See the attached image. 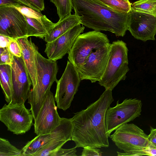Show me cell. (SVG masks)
Segmentation results:
<instances>
[{"mask_svg": "<svg viewBox=\"0 0 156 156\" xmlns=\"http://www.w3.org/2000/svg\"><path fill=\"white\" fill-rule=\"evenodd\" d=\"M114 99L112 90H105L99 98L87 108L74 113L72 118L73 129L72 140L76 147H108L105 117Z\"/></svg>", "mask_w": 156, "mask_h": 156, "instance_id": "obj_1", "label": "cell"}, {"mask_svg": "<svg viewBox=\"0 0 156 156\" xmlns=\"http://www.w3.org/2000/svg\"><path fill=\"white\" fill-rule=\"evenodd\" d=\"M81 24L94 30L108 31L123 37L128 30V13L115 11L93 0H72Z\"/></svg>", "mask_w": 156, "mask_h": 156, "instance_id": "obj_2", "label": "cell"}, {"mask_svg": "<svg viewBox=\"0 0 156 156\" xmlns=\"http://www.w3.org/2000/svg\"><path fill=\"white\" fill-rule=\"evenodd\" d=\"M36 66L37 83L30 90L28 96V102L30 105V110L34 120L37 117L53 83L58 80L57 75L58 70L56 61L45 58L38 50L36 53Z\"/></svg>", "mask_w": 156, "mask_h": 156, "instance_id": "obj_3", "label": "cell"}, {"mask_svg": "<svg viewBox=\"0 0 156 156\" xmlns=\"http://www.w3.org/2000/svg\"><path fill=\"white\" fill-rule=\"evenodd\" d=\"M128 49L126 44L118 40L111 44L109 58L105 72L98 83L105 90H112L121 81L124 80L129 71Z\"/></svg>", "mask_w": 156, "mask_h": 156, "instance_id": "obj_4", "label": "cell"}, {"mask_svg": "<svg viewBox=\"0 0 156 156\" xmlns=\"http://www.w3.org/2000/svg\"><path fill=\"white\" fill-rule=\"evenodd\" d=\"M109 43L107 35L100 31L80 34L68 54V60L78 71L93 51Z\"/></svg>", "mask_w": 156, "mask_h": 156, "instance_id": "obj_5", "label": "cell"}, {"mask_svg": "<svg viewBox=\"0 0 156 156\" xmlns=\"http://www.w3.org/2000/svg\"><path fill=\"white\" fill-rule=\"evenodd\" d=\"M142 103L136 98L126 99L116 105L109 107L107 110L105 117L107 133H111L124 124L132 121L140 115Z\"/></svg>", "mask_w": 156, "mask_h": 156, "instance_id": "obj_6", "label": "cell"}, {"mask_svg": "<svg viewBox=\"0 0 156 156\" xmlns=\"http://www.w3.org/2000/svg\"><path fill=\"white\" fill-rule=\"evenodd\" d=\"M148 135L133 123L124 124L118 127L109 137L118 148L130 152L150 147Z\"/></svg>", "mask_w": 156, "mask_h": 156, "instance_id": "obj_7", "label": "cell"}, {"mask_svg": "<svg viewBox=\"0 0 156 156\" xmlns=\"http://www.w3.org/2000/svg\"><path fill=\"white\" fill-rule=\"evenodd\" d=\"M34 117L30 110L24 104H5L0 110V120L8 130L16 135L29 131L33 124Z\"/></svg>", "mask_w": 156, "mask_h": 156, "instance_id": "obj_8", "label": "cell"}, {"mask_svg": "<svg viewBox=\"0 0 156 156\" xmlns=\"http://www.w3.org/2000/svg\"><path fill=\"white\" fill-rule=\"evenodd\" d=\"M80 80L77 70L68 60L62 76L56 82L54 97L58 108L66 111L70 107Z\"/></svg>", "mask_w": 156, "mask_h": 156, "instance_id": "obj_9", "label": "cell"}, {"mask_svg": "<svg viewBox=\"0 0 156 156\" xmlns=\"http://www.w3.org/2000/svg\"><path fill=\"white\" fill-rule=\"evenodd\" d=\"M0 34L15 39L28 37L25 16L12 6H0Z\"/></svg>", "mask_w": 156, "mask_h": 156, "instance_id": "obj_10", "label": "cell"}, {"mask_svg": "<svg viewBox=\"0 0 156 156\" xmlns=\"http://www.w3.org/2000/svg\"><path fill=\"white\" fill-rule=\"evenodd\" d=\"M111 44L93 51L78 71L81 80L99 82L105 72L109 58Z\"/></svg>", "mask_w": 156, "mask_h": 156, "instance_id": "obj_11", "label": "cell"}, {"mask_svg": "<svg viewBox=\"0 0 156 156\" xmlns=\"http://www.w3.org/2000/svg\"><path fill=\"white\" fill-rule=\"evenodd\" d=\"M55 101V97L50 90L34 120V133L37 135L50 133L60 124L62 118L58 112Z\"/></svg>", "mask_w": 156, "mask_h": 156, "instance_id": "obj_12", "label": "cell"}, {"mask_svg": "<svg viewBox=\"0 0 156 156\" xmlns=\"http://www.w3.org/2000/svg\"><path fill=\"white\" fill-rule=\"evenodd\" d=\"M128 14V30L135 38L144 42L155 40L156 16L132 9Z\"/></svg>", "mask_w": 156, "mask_h": 156, "instance_id": "obj_13", "label": "cell"}, {"mask_svg": "<svg viewBox=\"0 0 156 156\" xmlns=\"http://www.w3.org/2000/svg\"><path fill=\"white\" fill-rule=\"evenodd\" d=\"M11 68L14 91L11 103L24 104L32 83L22 56H13Z\"/></svg>", "mask_w": 156, "mask_h": 156, "instance_id": "obj_14", "label": "cell"}, {"mask_svg": "<svg viewBox=\"0 0 156 156\" xmlns=\"http://www.w3.org/2000/svg\"><path fill=\"white\" fill-rule=\"evenodd\" d=\"M73 129L72 118H62L59 125L51 132L37 135L28 141L21 149L23 156H34L40 148L58 137L72 136Z\"/></svg>", "mask_w": 156, "mask_h": 156, "instance_id": "obj_15", "label": "cell"}, {"mask_svg": "<svg viewBox=\"0 0 156 156\" xmlns=\"http://www.w3.org/2000/svg\"><path fill=\"white\" fill-rule=\"evenodd\" d=\"M85 27L79 24L53 41L47 43L44 52L48 58L57 61L69 54L78 36L83 32Z\"/></svg>", "mask_w": 156, "mask_h": 156, "instance_id": "obj_16", "label": "cell"}, {"mask_svg": "<svg viewBox=\"0 0 156 156\" xmlns=\"http://www.w3.org/2000/svg\"><path fill=\"white\" fill-rule=\"evenodd\" d=\"M22 50V57L31 79L32 88L37 81L36 53L38 48L32 41L31 38L25 37L16 39Z\"/></svg>", "mask_w": 156, "mask_h": 156, "instance_id": "obj_17", "label": "cell"}, {"mask_svg": "<svg viewBox=\"0 0 156 156\" xmlns=\"http://www.w3.org/2000/svg\"><path fill=\"white\" fill-rule=\"evenodd\" d=\"M25 16L27 22L28 37L44 39L50 34L55 25L44 15L39 19Z\"/></svg>", "mask_w": 156, "mask_h": 156, "instance_id": "obj_18", "label": "cell"}, {"mask_svg": "<svg viewBox=\"0 0 156 156\" xmlns=\"http://www.w3.org/2000/svg\"><path fill=\"white\" fill-rule=\"evenodd\" d=\"M79 24H81L79 16L71 14L55 23L50 34L44 38V41L46 43L51 42Z\"/></svg>", "mask_w": 156, "mask_h": 156, "instance_id": "obj_19", "label": "cell"}, {"mask_svg": "<svg viewBox=\"0 0 156 156\" xmlns=\"http://www.w3.org/2000/svg\"><path fill=\"white\" fill-rule=\"evenodd\" d=\"M0 82L5 100L8 104L11 103L14 91L11 66L0 65Z\"/></svg>", "mask_w": 156, "mask_h": 156, "instance_id": "obj_20", "label": "cell"}, {"mask_svg": "<svg viewBox=\"0 0 156 156\" xmlns=\"http://www.w3.org/2000/svg\"><path fill=\"white\" fill-rule=\"evenodd\" d=\"M71 136L58 137L40 148L34 156H55L58 151L67 141L72 140Z\"/></svg>", "mask_w": 156, "mask_h": 156, "instance_id": "obj_21", "label": "cell"}, {"mask_svg": "<svg viewBox=\"0 0 156 156\" xmlns=\"http://www.w3.org/2000/svg\"><path fill=\"white\" fill-rule=\"evenodd\" d=\"M112 10L122 13H128L131 10L129 0H93Z\"/></svg>", "mask_w": 156, "mask_h": 156, "instance_id": "obj_22", "label": "cell"}, {"mask_svg": "<svg viewBox=\"0 0 156 156\" xmlns=\"http://www.w3.org/2000/svg\"><path fill=\"white\" fill-rule=\"evenodd\" d=\"M133 10L156 16V0H139L131 3Z\"/></svg>", "mask_w": 156, "mask_h": 156, "instance_id": "obj_23", "label": "cell"}, {"mask_svg": "<svg viewBox=\"0 0 156 156\" xmlns=\"http://www.w3.org/2000/svg\"><path fill=\"white\" fill-rule=\"evenodd\" d=\"M50 1L56 7L59 20L71 14L73 9L72 0H50Z\"/></svg>", "mask_w": 156, "mask_h": 156, "instance_id": "obj_24", "label": "cell"}, {"mask_svg": "<svg viewBox=\"0 0 156 156\" xmlns=\"http://www.w3.org/2000/svg\"><path fill=\"white\" fill-rule=\"evenodd\" d=\"M0 156H23L22 151L11 144L8 140L1 137Z\"/></svg>", "mask_w": 156, "mask_h": 156, "instance_id": "obj_25", "label": "cell"}, {"mask_svg": "<svg viewBox=\"0 0 156 156\" xmlns=\"http://www.w3.org/2000/svg\"><path fill=\"white\" fill-rule=\"evenodd\" d=\"M11 6L15 8L25 16L28 17L39 19L43 16L41 12H38L31 8L21 4Z\"/></svg>", "mask_w": 156, "mask_h": 156, "instance_id": "obj_26", "label": "cell"}, {"mask_svg": "<svg viewBox=\"0 0 156 156\" xmlns=\"http://www.w3.org/2000/svg\"><path fill=\"white\" fill-rule=\"evenodd\" d=\"M13 57L8 47L0 48V65H8L11 66Z\"/></svg>", "mask_w": 156, "mask_h": 156, "instance_id": "obj_27", "label": "cell"}, {"mask_svg": "<svg viewBox=\"0 0 156 156\" xmlns=\"http://www.w3.org/2000/svg\"><path fill=\"white\" fill-rule=\"evenodd\" d=\"M8 48L13 56L20 57L22 56V50L17 40L12 39L8 47Z\"/></svg>", "mask_w": 156, "mask_h": 156, "instance_id": "obj_28", "label": "cell"}, {"mask_svg": "<svg viewBox=\"0 0 156 156\" xmlns=\"http://www.w3.org/2000/svg\"><path fill=\"white\" fill-rule=\"evenodd\" d=\"M83 148L81 155L82 156H100L102 155V152L97 148L87 146Z\"/></svg>", "mask_w": 156, "mask_h": 156, "instance_id": "obj_29", "label": "cell"}, {"mask_svg": "<svg viewBox=\"0 0 156 156\" xmlns=\"http://www.w3.org/2000/svg\"><path fill=\"white\" fill-rule=\"evenodd\" d=\"M75 146L70 149H63L61 148L56 154L55 156H77V152Z\"/></svg>", "mask_w": 156, "mask_h": 156, "instance_id": "obj_30", "label": "cell"}, {"mask_svg": "<svg viewBox=\"0 0 156 156\" xmlns=\"http://www.w3.org/2000/svg\"><path fill=\"white\" fill-rule=\"evenodd\" d=\"M148 138L150 147L156 148V128L150 127V132Z\"/></svg>", "mask_w": 156, "mask_h": 156, "instance_id": "obj_31", "label": "cell"}, {"mask_svg": "<svg viewBox=\"0 0 156 156\" xmlns=\"http://www.w3.org/2000/svg\"><path fill=\"white\" fill-rule=\"evenodd\" d=\"M40 12L44 9V0H27Z\"/></svg>", "mask_w": 156, "mask_h": 156, "instance_id": "obj_32", "label": "cell"}, {"mask_svg": "<svg viewBox=\"0 0 156 156\" xmlns=\"http://www.w3.org/2000/svg\"><path fill=\"white\" fill-rule=\"evenodd\" d=\"M12 39L9 37L0 34V48L8 47Z\"/></svg>", "mask_w": 156, "mask_h": 156, "instance_id": "obj_33", "label": "cell"}, {"mask_svg": "<svg viewBox=\"0 0 156 156\" xmlns=\"http://www.w3.org/2000/svg\"><path fill=\"white\" fill-rule=\"evenodd\" d=\"M18 4H21L16 0H0V6L15 5Z\"/></svg>", "mask_w": 156, "mask_h": 156, "instance_id": "obj_34", "label": "cell"}, {"mask_svg": "<svg viewBox=\"0 0 156 156\" xmlns=\"http://www.w3.org/2000/svg\"><path fill=\"white\" fill-rule=\"evenodd\" d=\"M144 150L147 155L156 156V148L149 147L144 149Z\"/></svg>", "mask_w": 156, "mask_h": 156, "instance_id": "obj_35", "label": "cell"}, {"mask_svg": "<svg viewBox=\"0 0 156 156\" xmlns=\"http://www.w3.org/2000/svg\"><path fill=\"white\" fill-rule=\"evenodd\" d=\"M20 2L21 4L25 5L28 7L31 8L33 9L36 10L37 11L40 12L34 6L30 3H29L27 0H16Z\"/></svg>", "mask_w": 156, "mask_h": 156, "instance_id": "obj_36", "label": "cell"}]
</instances>
